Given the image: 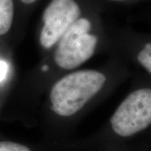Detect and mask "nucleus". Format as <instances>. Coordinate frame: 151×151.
Here are the masks:
<instances>
[{
  "mask_svg": "<svg viewBox=\"0 0 151 151\" xmlns=\"http://www.w3.org/2000/svg\"><path fill=\"white\" fill-rule=\"evenodd\" d=\"M106 81L104 74L92 70H78L62 77L50 94L53 111L61 117L74 115L103 88Z\"/></svg>",
  "mask_w": 151,
  "mask_h": 151,
  "instance_id": "1",
  "label": "nucleus"
},
{
  "mask_svg": "<svg viewBox=\"0 0 151 151\" xmlns=\"http://www.w3.org/2000/svg\"><path fill=\"white\" fill-rule=\"evenodd\" d=\"M91 22L79 18L57 42L54 54L55 64L64 70H72L90 59L97 44L96 35L90 34Z\"/></svg>",
  "mask_w": 151,
  "mask_h": 151,
  "instance_id": "2",
  "label": "nucleus"
},
{
  "mask_svg": "<svg viewBox=\"0 0 151 151\" xmlns=\"http://www.w3.org/2000/svg\"><path fill=\"white\" fill-rule=\"evenodd\" d=\"M113 132L131 137L151 125V87L136 89L119 104L110 119Z\"/></svg>",
  "mask_w": 151,
  "mask_h": 151,
  "instance_id": "3",
  "label": "nucleus"
},
{
  "mask_svg": "<svg viewBox=\"0 0 151 151\" xmlns=\"http://www.w3.org/2000/svg\"><path fill=\"white\" fill-rule=\"evenodd\" d=\"M80 16L81 9L75 0H51L43 14L40 45L45 49L52 47Z\"/></svg>",
  "mask_w": 151,
  "mask_h": 151,
  "instance_id": "4",
  "label": "nucleus"
},
{
  "mask_svg": "<svg viewBox=\"0 0 151 151\" xmlns=\"http://www.w3.org/2000/svg\"><path fill=\"white\" fill-rule=\"evenodd\" d=\"M14 19L13 0H0V35L9 30Z\"/></svg>",
  "mask_w": 151,
  "mask_h": 151,
  "instance_id": "5",
  "label": "nucleus"
},
{
  "mask_svg": "<svg viewBox=\"0 0 151 151\" xmlns=\"http://www.w3.org/2000/svg\"><path fill=\"white\" fill-rule=\"evenodd\" d=\"M0 151H31L27 146L11 141H0Z\"/></svg>",
  "mask_w": 151,
  "mask_h": 151,
  "instance_id": "6",
  "label": "nucleus"
},
{
  "mask_svg": "<svg viewBox=\"0 0 151 151\" xmlns=\"http://www.w3.org/2000/svg\"><path fill=\"white\" fill-rule=\"evenodd\" d=\"M8 70H9L8 64L4 61L0 60V81L5 79L6 76L8 74Z\"/></svg>",
  "mask_w": 151,
  "mask_h": 151,
  "instance_id": "7",
  "label": "nucleus"
},
{
  "mask_svg": "<svg viewBox=\"0 0 151 151\" xmlns=\"http://www.w3.org/2000/svg\"><path fill=\"white\" fill-rule=\"evenodd\" d=\"M21 1L24 4H33V3H35L36 0H21Z\"/></svg>",
  "mask_w": 151,
  "mask_h": 151,
  "instance_id": "8",
  "label": "nucleus"
},
{
  "mask_svg": "<svg viewBox=\"0 0 151 151\" xmlns=\"http://www.w3.org/2000/svg\"><path fill=\"white\" fill-rule=\"evenodd\" d=\"M113 1H123V0H113Z\"/></svg>",
  "mask_w": 151,
  "mask_h": 151,
  "instance_id": "9",
  "label": "nucleus"
}]
</instances>
